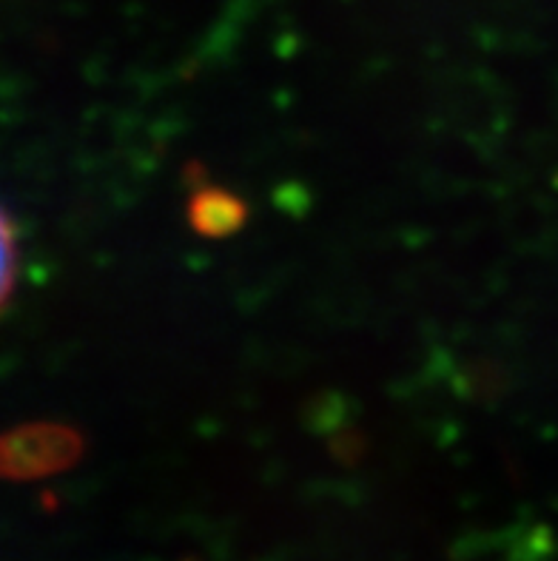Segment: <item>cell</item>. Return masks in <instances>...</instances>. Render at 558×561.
I'll return each mask as SVG.
<instances>
[{"label": "cell", "instance_id": "1", "mask_svg": "<svg viewBox=\"0 0 558 561\" xmlns=\"http://www.w3.org/2000/svg\"><path fill=\"white\" fill-rule=\"evenodd\" d=\"M83 442L64 425H26L0 436V477L35 479L69 468Z\"/></svg>", "mask_w": 558, "mask_h": 561}, {"label": "cell", "instance_id": "3", "mask_svg": "<svg viewBox=\"0 0 558 561\" xmlns=\"http://www.w3.org/2000/svg\"><path fill=\"white\" fill-rule=\"evenodd\" d=\"M14 283H18V237L12 220L0 208V311L12 297Z\"/></svg>", "mask_w": 558, "mask_h": 561}, {"label": "cell", "instance_id": "2", "mask_svg": "<svg viewBox=\"0 0 558 561\" xmlns=\"http://www.w3.org/2000/svg\"><path fill=\"white\" fill-rule=\"evenodd\" d=\"M189 220L194 231L203 237L234 234L246 222V203L240 197H234L231 192H226V188L203 185L191 197Z\"/></svg>", "mask_w": 558, "mask_h": 561}]
</instances>
